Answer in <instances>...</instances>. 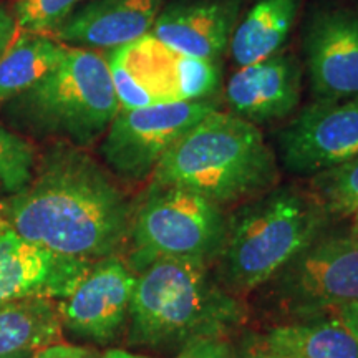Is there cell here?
Instances as JSON below:
<instances>
[{
	"instance_id": "1",
	"label": "cell",
	"mask_w": 358,
	"mask_h": 358,
	"mask_svg": "<svg viewBox=\"0 0 358 358\" xmlns=\"http://www.w3.org/2000/svg\"><path fill=\"white\" fill-rule=\"evenodd\" d=\"M133 206L96 159L58 143L35 166L32 181L2 204V214L29 243L98 261L127 248Z\"/></svg>"
},
{
	"instance_id": "2",
	"label": "cell",
	"mask_w": 358,
	"mask_h": 358,
	"mask_svg": "<svg viewBox=\"0 0 358 358\" xmlns=\"http://www.w3.org/2000/svg\"><path fill=\"white\" fill-rule=\"evenodd\" d=\"M248 319L208 264L161 259L136 274L128 315V343L176 350L199 338H229Z\"/></svg>"
},
{
	"instance_id": "3",
	"label": "cell",
	"mask_w": 358,
	"mask_h": 358,
	"mask_svg": "<svg viewBox=\"0 0 358 358\" xmlns=\"http://www.w3.org/2000/svg\"><path fill=\"white\" fill-rule=\"evenodd\" d=\"M275 151L257 124L214 110L164 153L151 182L179 186L226 209L279 185Z\"/></svg>"
},
{
	"instance_id": "4",
	"label": "cell",
	"mask_w": 358,
	"mask_h": 358,
	"mask_svg": "<svg viewBox=\"0 0 358 358\" xmlns=\"http://www.w3.org/2000/svg\"><path fill=\"white\" fill-rule=\"evenodd\" d=\"M332 221L310 189L277 185L229 214L214 275L236 297L256 292Z\"/></svg>"
},
{
	"instance_id": "5",
	"label": "cell",
	"mask_w": 358,
	"mask_h": 358,
	"mask_svg": "<svg viewBox=\"0 0 358 358\" xmlns=\"http://www.w3.org/2000/svg\"><path fill=\"white\" fill-rule=\"evenodd\" d=\"M120 111L103 53L69 47L47 77L6 103L12 124L37 136H60L78 148L93 145Z\"/></svg>"
},
{
	"instance_id": "6",
	"label": "cell",
	"mask_w": 358,
	"mask_h": 358,
	"mask_svg": "<svg viewBox=\"0 0 358 358\" xmlns=\"http://www.w3.org/2000/svg\"><path fill=\"white\" fill-rule=\"evenodd\" d=\"M227 221L226 209L198 192L151 182L133 206L128 266L134 274L161 259L213 267L226 241Z\"/></svg>"
},
{
	"instance_id": "7",
	"label": "cell",
	"mask_w": 358,
	"mask_h": 358,
	"mask_svg": "<svg viewBox=\"0 0 358 358\" xmlns=\"http://www.w3.org/2000/svg\"><path fill=\"white\" fill-rule=\"evenodd\" d=\"M259 290L285 322L327 317L358 302V236L327 229Z\"/></svg>"
},
{
	"instance_id": "8",
	"label": "cell",
	"mask_w": 358,
	"mask_h": 358,
	"mask_svg": "<svg viewBox=\"0 0 358 358\" xmlns=\"http://www.w3.org/2000/svg\"><path fill=\"white\" fill-rule=\"evenodd\" d=\"M105 57L120 110L216 100L221 90V62L182 55L151 34L108 50Z\"/></svg>"
},
{
	"instance_id": "9",
	"label": "cell",
	"mask_w": 358,
	"mask_h": 358,
	"mask_svg": "<svg viewBox=\"0 0 358 358\" xmlns=\"http://www.w3.org/2000/svg\"><path fill=\"white\" fill-rule=\"evenodd\" d=\"M214 110H219L217 100L120 110L106 129L100 153L120 179L145 181L169 148Z\"/></svg>"
},
{
	"instance_id": "10",
	"label": "cell",
	"mask_w": 358,
	"mask_h": 358,
	"mask_svg": "<svg viewBox=\"0 0 358 358\" xmlns=\"http://www.w3.org/2000/svg\"><path fill=\"white\" fill-rule=\"evenodd\" d=\"M285 171L308 176L358 156V95L342 101H313L277 133Z\"/></svg>"
},
{
	"instance_id": "11",
	"label": "cell",
	"mask_w": 358,
	"mask_h": 358,
	"mask_svg": "<svg viewBox=\"0 0 358 358\" xmlns=\"http://www.w3.org/2000/svg\"><path fill=\"white\" fill-rule=\"evenodd\" d=\"M302 50L313 101H342L358 95V10L337 3L312 8Z\"/></svg>"
},
{
	"instance_id": "12",
	"label": "cell",
	"mask_w": 358,
	"mask_h": 358,
	"mask_svg": "<svg viewBox=\"0 0 358 358\" xmlns=\"http://www.w3.org/2000/svg\"><path fill=\"white\" fill-rule=\"evenodd\" d=\"M136 274L118 254L93 261L77 287L57 303L62 327L75 337L108 343L127 325Z\"/></svg>"
},
{
	"instance_id": "13",
	"label": "cell",
	"mask_w": 358,
	"mask_h": 358,
	"mask_svg": "<svg viewBox=\"0 0 358 358\" xmlns=\"http://www.w3.org/2000/svg\"><path fill=\"white\" fill-rule=\"evenodd\" d=\"M92 264L29 243L7 224L0 229V303L32 297L65 299Z\"/></svg>"
},
{
	"instance_id": "14",
	"label": "cell",
	"mask_w": 358,
	"mask_h": 358,
	"mask_svg": "<svg viewBox=\"0 0 358 358\" xmlns=\"http://www.w3.org/2000/svg\"><path fill=\"white\" fill-rule=\"evenodd\" d=\"M303 65L295 53L279 52L254 65L239 66L226 85L231 113L254 124L287 118L302 95Z\"/></svg>"
},
{
	"instance_id": "15",
	"label": "cell",
	"mask_w": 358,
	"mask_h": 358,
	"mask_svg": "<svg viewBox=\"0 0 358 358\" xmlns=\"http://www.w3.org/2000/svg\"><path fill=\"white\" fill-rule=\"evenodd\" d=\"M243 3L244 0H171L164 3L150 34L182 55L221 60Z\"/></svg>"
},
{
	"instance_id": "16",
	"label": "cell",
	"mask_w": 358,
	"mask_h": 358,
	"mask_svg": "<svg viewBox=\"0 0 358 358\" xmlns=\"http://www.w3.org/2000/svg\"><path fill=\"white\" fill-rule=\"evenodd\" d=\"M166 0H90L52 37L80 48L113 50L151 32Z\"/></svg>"
},
{
	"instance_id": "17",
	"label": "cell",
	"mask_w": 358,
	"mask_h": 358,
	"mask_svg": "<svg viewBox=\"0 0 358 358\" xmlns=\"http://www.w3.org/2000/svg\"><path fill=\"white\" fill-rule=\"evenodd\" d=\"M301 7L302 0H257L232 34L227 50L236 65H254L282 52Z\"/></svg>"
},
{
	"instance_id": "18",
	"label": "cell",
	"mask_w": 358,
	"mask_h": 358,
	"mask_svg": "<svg viewBox=\"0 0 358 358\" xmlns=\"http://www.w3.org/2000/svg\"><path fill=\"white\" fill-rule=\"evenodd\" d=\"M62 320L52 299L0 303V358L35 353L62 340Z\"/></svg>"
},
{
	"instance_id": "19",
	"label": "cell",
	"mask_w": 358,
	"mask_h": 358,
	"mask_svg": "<svg viewBox=\"0 0 358 358\" xmlns=\"http://www.w3.org/2000/svg\"><path fill=\"white\" fill-rule=\"evenodd\" d=\"M262 337L295 358H358V338L330 315L282 322L267 329Z\"/></svg>"
},
{
	"instance_id": "20",
	"label": "cell",
	"mask_w": 358,
	"mask_h": 358,
	"mask_svg": "<svg viewBox=\"0 0 358 358\" xmlns=\"http://www.w3.org/2000/svg\"><path fill=\"white\" fill-rule=\"evenodd\" d=\"M66 45L48 35L19 30L0 60V105L22 95L60 64Z\"/></svg>"
},
{
	"instance_id": "21",
	"label": "cell",
	"mask_w": 358,
	"mask_h": 358,
	"mask_svg": "<svg viewBox=\"0 0 358 358\" xmlns=\"http://www.w3.org/2000/svg\"><path fill=\"white\" fill-rule=\"evenodd\" d=\"M308 189L334 219L352 217L358 211V156L313 174Z\"/></svg>"
},
{
	"instance_id": "22",
	"label": "cell",
	"mask_w": 358,
	"mask_h": 358,
	"mask_svg": "<svg viewBox=\"0 0 358 358\" xmlns=\"http://www.w3.org/2000/svg\"><path fill=\"white\" fill-rule=\"evenodd\" d=\"M35 150L25 138L0 124V187L17 194L32 181Z\"/></svg>"
},
{
	"instance_id": "23",
	"label": "cell",
	"mask_w": 358,
	"mask_h": 358,
	"mask_svg": "<svg viewBox=\"0 0 358 358\" xmlns=\"http://www.w3.org/2000/svg\"><path fill=\"white\" fill-rule=\"evenodd\" d=\"M80 2L82 0H19L13 19L19 30L52 37Z\"/></svg>"
},
{
	"instance_id": "24",
	"label": "cell",
	"mask_w": 358,
	"mask_h": 358,
	"mask_svg": "<svg viewBox=\"0 0 358 358\" xmlns=\"http://www.w3.org/2000/svg\"><path fill=\"white\" fill-rule=\"evenodd\" d=\"M176 358H234V343L226 337L192 340Z\"/></svg>"
},
{
	"instance_id": "25",
	"label": "cell",
	"mask_w": 358,
	"mask_h": 358,
	"mask_svg": "<svg viewBox=\"0 0 358 358\" xmlns=\"http://www.w3.org/2000/svg\"><path fill=\"white\" fill-rule=\"evenodd\" d=\"M234 358H295L289 353L277 350L266 342L262 335L250 334L234 345Z\"/></svg>"
},
{
	"instance_id": "26",
	"label": "cell",
	"mask_w": 358,
	"mask_h": 358,
	"mask_svg": "<svg viewBox=\"0 0 358 358\" xmlns=\"http://www.w3.org/2000/svg\"><path fill=\"white\" fill-rule=\"evenodd\" d=\"M92 357L93 355L87 350V348L62 345V343L45 347L42 350L35 352L32 355V358H92Z\"/></svg>"
},
{
	"instance_id": "27",
	"label": "cell",
	"mask_w": 358,
	"mask_h": 358,
	"mask_svg": "<svg viewBox=\"0 0 358 358\" xmlns=\"http://www.w3.org/2000/svg\"><path fill=\"white\" fill-rule=\"evenodd\" d=\"M17 32H19V27H17L13 15H10L3 7H0V60L7 53Z\"/></svg>"
},
{
	"instance_id": "28",
	"label": "cell",
	"mask_w": 358,
	"mask_h": 358,
	"mask_svg": "<svg viewBox=\"0 0 358 358\" xmlns=\"http://www.w3.org/2000/svg\"><path fill=\"white\" fill-rule=\"evenodd\" d=\"M329 315L335 317L340 324L345 325L347 329L358 338V302L335 308V310L330 312Z\"/></svg>"
},
{
	"instance_id": "29",
	"label": "cell",
	"mask_w": 358,
	"mask_h": 358,
	"mask_svg": "<svg viewBox=\"0 0 358 358\" xmlns=\"http://www.w3.org/2000/svg\"><path fill=\"white\" fill-rule=\"evenodd\" d=\"M100 358H150V357L136 355V353H129V352H124V350H108L106 353H103Z\"/></svg>"
},
{
	"instance_id": "30",
	"label": "cell",
	"mask_w": 358,
	"mask_h": 358,
	"mask_svg": "<svg viewBox=\"0 0 358 358\" xmlns=\"http://www.w3.org/2000/svg\"><path fill=\"white\" fill-rule=\"evenodd\" d=\"M352 219V231L355 232V234L358 236V211L353 214V216L350 217Z\"/></svg>"
},
{
	"instance_id": "31",
	"label": "cell",
	"mask_w": 358,
	"mask_h": 358,
	"mask_svg": "<svg viewBox=\"0 0 358 358\" xmlns=\"http://www.w3.org/2000/svg\"><path fill=\"white\" fill-rule=\"evenodd\" d=\"M7 221H6V217H3V214H2V204H0V229H2V227H6L7 226Z\"/></svg>"
},
{
	"instance_id": "32",
	"label": "cell",
	"mask_w": 358,
	"mask_h": 358,
	"mask_svg": "<svg viewBox=\"0 0 358 358\" xmlns=\"http://www.w3.org/2000/svg\"><path fill=\"white\" fill-rule=\"evenodd\" d=\"M34 353H20V355H13V357H7V358H32Z\"/></svg>"
},
{
	"instance_id": "33",
	"label": "cell",
	"mask_w": 358,
	"mask_h": 358,
	"mask_svg": "<svg viewBox=\"0 0 358 358\" xmlns=\"http://www.w3.org/2000/svg\"><path fill=\"white\" fill-rule=\"evenodd\" d=\"M355 2H358V0H355Z\"/></svg>"
}]
</instances>
